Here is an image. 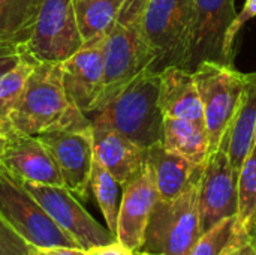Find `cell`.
<instances>
[{"label": "cell", "mask_w": 256, "mask_h": 255, "mask_svg": "<svg viewBox=\"0 0 256 255\" xmlns=\"http://www.w3.org/2000/svg\"><path fill=\"white\" fill-rule=\"evenodd\" d=\"M34 249L0 216V255H33Z\"/></svg>", "instance_id": "obj_27"}, {"label": "cell", "mask_w": 256, "mask_h": 255, "mask_svg": "<svg viewBox=\"0 0 256 255\" xmlns=\"http://www.w3.org/2000/svg\"><path fill=\"white\" fill-rule=\"evenodd\" d=\"M4 144H6V137H4V134L0 131V158H2V153H3Z\"/></svg>", "instance_id": "obj_33"}, {"label": "cell", "mask_w": 256, "mask_h": 255, "mask_svg": "<svg viewBox=\"0 0 256 255\" xmlns=\"http://www.w3.org/2000/svg\"><path fill=\"white\" fill-rule=\"evenodd\" d=\"M159 83L160 71H142L94 113L92 123L106 125L146 150L160 143L164 114L159 107Z\"/></svg>", "instance_id": "obj_3"}, {"label": "cell", "mask_w": 256, "mask_h": 255, "mask_svg": "<svg viewBox=\"0 0 256 255\" xmlns=\"http://www.w3.org/2000/svg\"><path fill=\"white\" fill-rule=\"evenodd\" d=\"M195 0H147L142 27L148 44L156 51L152 69L177 65L184 68L194 23Z\"/></svg>", "instance_id": "obj_6"}, {"label": "cell", "mask_w": 256, "mask_h": 255, "mask_svg": "<svg viewBox=\"0 0 256 255\" xmlns=\"http://www.w3.org/2000/svg\"><path fill=\"white\" fill-rule=\"evenodd\" d=\"M120 188L122 185L116 180V177L94 158L93 167H92V176H90V189L104 215L108 230L114 236L117 231Z\"/></svg>", "instance_id": "obj_24"}, {"label": "cell", "mask_w": 256, "mask_h": 255, "mask_svg": "<svg viewBox=\"0 0 256 255\" xmlns=\"http://www.w3.org/2000/svg\"><path fill=\"white\" fill-rule=\"evenodd\" d=\"M92 134L94 158L122 186L146 165L147 150L118 131L106 125L92 123Z\"/></svg>", "instance_id": "obj_16"}, {"label": "cell", "mask_w": 256, "mask_h": 255, "mask_svg": "<svg viewBox=\"0 0 256 255\" xmlns=\"http://www.w3.org/2000/svg\"><path fill=\"white\" fill-rule=\"evenodd\" d=\"M38 138L52 156L62 174L63 186L76 198L87 200L94 159L92 126L48 132L38 135Z\"/></svg>", "instance_id": "obj_10"}, {"label": "cell", "mask_w": 256, "mask_h": 255, "mask_svg": "<svg viewBox=\"0 0 256 255\" xmlns=\"http://www.w3.org/2000/svg\"><path fill=\"white\" fill-rule=\"evenodd\" d=\"M26 53V48H0V75L12 69Z\"/></svg>", "instance_id": "obj_30"}, {"label": "cell", "mask_w": 256, "mask_h": 255, "mask_svg": "<svg viewBox=\"0 0 256 255\" xmlns=\"http://www.w3.org/2000/svg\"><path fill=\"white\" fill-rule=\"evenodd\" d=\"M256 143V72L246 74V86L234 117L220 141L232 168L240 173Z\"/></svg>", "instance_id": "obj_19"}, {"label": "cell", "mask_w": 256, "mask_h": 255, "mask_svg": "<svg viewBox=\"0 0 256 255\" xmlns=\"http://www.w3.org/2000/svg\"><path fill=\"white\" fill-rule=\"evenodd\" d=\"M82 45L74 0H45L26 51L38 62L62 63Z\"/></svg>", "instance_id": "obj_9"}, {"label": "cell", "mask_w": 256, "mask_h": 255, "mask_svg": "<svg viewBox=\"0 0 256 255\" xmlns=\"http://www.w3.org/2000/svg\"><path fill=\"white\" fill-rule=\"evenodd\" d=\"M45 0H0V48H26Z\"/></svg>", "instance_id": "obj_21"}, {"label": "cell", "mask_w": 256, "mask_h": 255, "mask_svg": "<svg viewBox=\"0 0 256 255\" xmlns=\"http://www.w3.org/2000/svg\"><path fill=\"white\" fill-rule=\"evenodd\" d=\"M24 188L38 200L51 219L84 251L92 246L116 240V236L99 224L64 186L21 182Z\"/></svg>", "instance_id": "obj_8"}, {"label": "cell", "mask_w": 256, "mask_h": 255, "mask_svg": "<svg viewBox=\"0 0 256 255\" xmlns=\"http://www.w3.org/2000/svg\"><path fill=\"white\" fill-rule=\"evenodd\" d=\"M234 18V0H195L186 69L204 60L224 62V41Z\"/></svg>", "instance_id": "obj_12"}, {"label": "cell", "mask_w": 256, "mask_h": 255, "mask_svg": "<svg viewBox=\"0 0 256 255\" xmlns=\"http://www.w3.org/2000/svg\"><path fill=\"white\" fill-rule=\"evenodd\" d=\"M159 107L164 117L204 122V111L194 71L170 65L160 69Z\"/></svg>", "instance_id": "obj_17"}, {"label": "cell", "mask_w": 256, "mask_h": 255, "mask_svg": "<svg viewBox=\"0 0 256 255\" xmlns=\"http://www.w3.org/2000/svg\"><path fill=\"white\" fill-rule=\"evenodd\" d=\"M135 255H160V254H152V252H144V251H136Z\"/></svg>", "instance_id": "obj_35"}, {"label": "cell", "mask_w": 256, "mask_h": 255, "mask_svg": "<svg viewBox=\"0 0 256 255\" xmlns=\"http://www.w3.org/2000/svg\"><path fill=\"white\" fill-rule=\"evenodd\" d=\"M92 120L69 98L62 63L38 62L9 116V128L27 135L82 129Z\"/></svg>", "instance_id": "obj_1"}, {"label": "cell", "mask_w": 256, "mask_h": 255, "mask_svg": "<svg viewBox=\"0 0 256 255\" xmlns=\"http://www.w3.org/2000/svg\"><path fill=\"white\" fill-rule=\"evenodd\" d=\"M237 255H256L255 249H254V246L250 245V242L248 243V245H244L238 252H237Z\"/></svg>", "instance_id": "obj_32"}, {"label": "cell", "mask_w": 256, "mask_h": 255, "mask_svg": "<svg viewBox=\"0 0 256 255\" xmlns=\"http://www.w3.org/2000/svg\"><path fill=\"white\" fill-rule=\"evenodd\" d=\"M38 60H34L28 53L9 71L0 75V131L4 132L9 128V116L15 108L26 81L36 66Z\"/></svg>", "instance_id": "obj_25"}, {"label": "cell", "mask_w": 256, "mask_h": 255, "mask_svg": "<svg viewBox=\"0 0 256 255\" xmlns=\"http://www.w3.org/2000/svg\"><path fill=\"white\" fill-rule=\"evenodd\" d=\"M250 245L254 246V249H255V252H256V228H255V231H254V234H252V239H250Z\"/></svg>", "instance_id": "obj_34"}, {"label": "cell", "mask_w": 256, "mask_h": 255, "mask_svg": "<svg viewBox=\"0 0 256 255\" xmlns=\"http://www.w3.org/2000/svg\"><path fill=\"white\" fill-rule=\"evenodd\" d=\"M194 78L200 92L213 153L219 147L238 107L246 86V74L234 69L231 63L204 60L194 69Z\"/></svg>", "instance_id": "obj_7"}, {"label": "cell", "mask_w": 256, "mask_h": 255, "mask_svg": "<svg viewBox=\"0 0 256 255\" xmlns=\"http://www.w3.org/2000/svg\"><path fill=\"white\" fill-rule=\"evenodd\" d=\"M6 144L0 165L20 182L63 186L62 174L40 140L14 129L3 132Z\"/></svg>", "instance_id": "obj_14"}, {"label": "cell", "mask_w": 256, "mask_h": 255, "mask_svg": "<svg viewBox=\"0 0 256 255\" xmlns=\"http://www.w3.org/2000/svg\"><path fill=\"white\" fill-rule=\"evenodd\" d=\"M0 216L33 248H80L24 185L0 165Z\"/></svg>", "instance_id": "obj_5"}, {"label": "cell", "mask_w": 256, "mask_h": 255, "mask_svg": "<svg viewBox=\"0 0 256 255\" xmlns=\"http://www.w3.org/2000/svg\"><path fill=\"white\" fill-rule=\"evenodd\" d=\"M147 0H124L116 24L104 38V92L98 111L128 83L156 63L147 41L142 14Z\"/></svg>", "instance_id": "obj_2"}, {"label": "cell", "mask_w": 256, "mask_h": 255, "mask_svg": "<svg viewBox=\"0 0 256 255\" xmlns=\"http://www.w3.org/2000/svg\"><path fill=\"white\" fill-rule=\"evenodd\" d=\"M248 243L237 233L236 216H231L202 233L189 255H234Z\"/></svg>", "instance_id": "obj_26"}, {"label": "cell", "mask_w": 256, "mask_h": 255, "mask_svg": "<svg viewBox=\"0 0 256 255\" xmlns=\"http://www.w3.org/2000/svg\"><path fill=\"white\" fill-rule=\"evenodd\" d=\"M254 17H256V0H246L243 9L240 11V14L236 15V18H234V21H232V24L228 29L226 36H225V41H224V62L225 63H230V60H231L232 47H234V41H236L237 33Z\"/></svg>", "instance_id": "obj_28"}, {"label": "cell", "mask_w": 256, "mask_h": 255, "mask_svg": "<svg viewBox=\"0 0 256 255\" xmlns=\"http://www.w3.org/2000/svg\"><path fill=\"white\" fill-rule=\"evenodd\" d=\"M124 0H74L75 18L86 44L104 39L117 21Z\"/></svg>", "instance_id": "obj_22"}, {"label": "cell", "mask_w": 256, "mask_h": 255, "mask_svg": "<svg viewBox=\"0 0 256 255\" xmlns=\"http://www.w3.org/2000/svg\"><path fill=\"white\" fill-rule=\"evenodd\" d=\"M33 255H86V251L81 248L56 246V248H36Z\"/></svg>", "instance_id": "obj_31"}, {"label": "cell", "mask_w": 256, "mask_h": 255, "mask_svg": "<svg viewBox=\"0 0 256 255\" xmlns=\"http://www.w3.org/2000/svg\"><path fill=\"white\" fill-rule=\"evenodd\" d=\"M200 180L174 200L158 198L144 234L141 251L160 255H189L201 237Z\"/></svg>", "instance_id": "obj_4"}, {"label": "cell", "mask_w": 256, "mask_h": 255, "mask_svg": "<svg viewBox=\"0 0 256 255\" xmlns=\"http://www.w3.org/2000/svg\"><path fill=\"white\" fill-rule=\"evenodd\" d=\"M234 255H237V252H236V254H234Z\"/></svg>", "instance_id": "obj_36"}, {"label": "cell", "mask_w": 256, "mask_h": 255, "mask_svg": "<svg viewBox=\"0 0 256 255\" xmlns=\"http://www.w3.org/2000/svg\"><path fill=\"white\" fill-rule=\"evenodd\" d=\"M86 255H135V251L129 249L128 246H124L122 242H118L116 239L110 243L96 245V246L88 248L86 251Z\"/></svg>", "instance_id": "obj_29"}, {"label": "cell", "mask_w": 256, "mask_h": 255, "mask_svg": "<svg viewBox=\"0 0 256 255\" xmlns=\"http://www.w3.org/2000/svg\"><path fill=\"white\" fill-rule=\"evenodd\" d=\"M238 173L232 168L226 147H219L208 156L200 179V222L201 233L220 221L237 215Z\"/></svg>", "instance_id": "obj_11"}, {"label": "cell", "mask_w": 256, "mask_h": 255, "mask_svg": "<svg viewBox=\"0 0 256 255\" xmlns=\"http://www.w3.org/2000/svg\"><path fill=\"white\" fill-rule=\"evenodd\" d=\"M147 162L154 174L160 200H174L201 179L206 164H195L168 150L162 141L147 149Z\"/></svg>", "instance_id": "obj_18"}, {"label": "cell", "mask_w": 256, "mask_h": 255, "mask_svg": "<svg viewBox=\"0 0 256 255\" xmlns=\"http://www.w3.org/2000/svg\"><path fill=\"white\" fill-rule=\"evenodd\" d=\"M162 144L168 150L200 165L206 164L212 155L210 137L206 123L188 119L164 117Z\"/></svg>", "instance_id": "obj_20"}, {"label": "cell", "mask_w": 256, "mask_h": 255, "mask_svg": "<svg viewBox=\"0 0 256 255\" xmlns=\"http://www.w3.org/2000/svg\"><path fill=\"white\" fill-rule=\"evenodd\" d=\"M64 89L72 102L86 114H94L104 92V39L82 45L62 62Z\"/></svg>", "instance_id": "obj_15"}, {"label": "cell", "mask_w": 256, "mask_h": 255, "mask_svg": "<svg viewBox=\"0 0 256 255\" xmlns=\"http://www.w3.org/2000/svg\"><path fill=\"white\" fill-rule=\"evenodd\" d=\"M237 197L236 228L244 242H250L256 228V143L238 173Z\"/></svg>", "instance_id": "obj_23"}, {"label": "cell", "mask_w": 256, "mask_h": 255, "mask_svg": "<svg viewBox=\"0 0 256 255\" xmlns=\"http://www.w3.org/2000/svg\"><path fill=\"white\" fill-rule=\"evenodd\" d=\"M116 239L132 251H141L152 210L159 198L148 162L123 186Z\"/></svg>", "instance_id": "obj_13"}]
</instances>
